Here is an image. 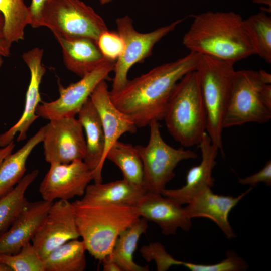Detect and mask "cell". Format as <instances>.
Wrapping results in <instances>:
<instances>
[{
	"instance_id": "9c48e42d",
	"label": "cell",
	"mask_w": 271,
	"mask_h": 271,
	"mask_svg": "<svg viewBox=\"0 0 271 271\" xmlns=\"http://www.w3.org/2000/svg\"><path fill=\"white\" fill-rule=\"evenodd\" d=\"M184 19H180L152 31L141 33L134 28L132 19L126 15L116 20L118 33L122 38L124 47L121 55L115 61L112 89L115 93L121 89L128 81L130 69L152 54L155 45L173 31Z\"/></svg>"
},
{
	"instance_id": "b9f144b4",
	"label": "cell",
	"mask_w": 271,
	"mask_h": 271,
	"mask_svg": "<svg viewBox=\"0 0 271 271\" xmlns=\"http://www.w3.org/2000/svg\"><path fill=\"white\" fill-rule=\"evenodd\" d=\"M3 57L2 56H0V68L3 64Z\"/></svg>"
},
{
	"instance_id": "7c38bea8",
	"label": "cell",
	"mask_w": 271,
	"mask_h": 271,
	"mask_svg": "<svg viewBox=\"0 0 271 271\" xmlns=\"http://www.w3.org/2000/svg\"><path fill=\"white\" fill-rule=\"evenodd\" d=\"M92 180L93 172L83 160L68 164L52 163L40 183L39 191L42 199L47 201L69 200L83 196Z\"/></svg>"
},
{
	"instance_id": "d590c367",
	"label": "cell",
	"mask_w": 271,
	"mask_h": 271,
	"mask_svg": "<svg viewBox=\"0 0 271 271\" xmlns=\"http://www.w3.org/2000/svg\"><path fill=\"white\" fill-rule=\"evenodd\" d=\"M4 19L0 12V56L8 57L10 55L11 44L8 42L4 32Z\"/></svg>"
},
{
	"instance_id": "4fadbf2b",
	"label": "cell",
	"mask_w": 271,
	"mask_h": 271,
	"mask_svg": "<svg viewBox=\"0 0 271 271\" xmlns=\"http://www.w3.org/2000/svg\"><path fill=\"white\" fill-rule=\"evenodd\" d=\"M79 237L72 203L58 200L52 203L32 244L43 259L57 247Z\"/></svg>"
},
{
	"instance_id": "d6986e66",
	"label": "cell",
	"mask_w": 271,
	"mask_h": 271,
	"mask_svg": "<svg viewBox=\"0 0 271 271\" xmlns=\"http://www.w3.org/2000/svg\"><path fill=\"white\" fill-rule=\"evenodd\" d=\"M100 118L105 139L104 158L119 138L126 132L134 133L137 126L132 120L118 109L112 102L106 80L102 81L90 96Z\"/></svg>"
},
{
	"instance_id": "52a82bcc",
	"label": "cell",
	"mask_w": 271,
	"mask_h": 271,
	"mask_svg": "<svg viewBox=\"0 0 271 271\" xmlns=\"http://www.w3.org/2000/svg\"><path fill=\"white\" fill-rule=\"evenodd\" d=\"M41 26L49 28L54 36L86 38L96 43L108 30L103 18L80 0H50L42 12Z\"/></svg>"
},
{
	"instance_id": "6da1fadb",
	"label": "cell",
	"mask_w": 271,
	"mask_h": 271,
	"mask_svg": "<svg viewBox=\"0 0 271 271\" xmlns=\"http://www.w3.org/2000/svg\"><path fill=\"white\" fill-rule=\"evenodd\" d=\"M200 55L190 52L175 61L159 65L131 80L118 91L110 93L115 106L137 127L163 120L168 101L178 82L195 70Z\"/></svg>"
},
{
	"instance_id": "60d3db41",
	"label": "cell",
	"mask_w": 271,
	"mask_h": 271,
	"mask_svg": "<svg viewBox=\"0 0 271 271\" xmlns=\"http://www.w3.org/2000/svg\"><path fill=\"white\" fill-rule=\"evenodd\" d=\"M113 0H99V2L102 5H105L108 3H109L110 2H112Z\"/></svg>"
},
{
	"instance_id": "e575fe53",
	"label": "cell",
	"mask_w": 271,
	"mask_h": 271,
	"mask_svg": "<svg viewBox=\"0 0 271 271\" xmlns=\"http://www.w3.org/2000/svg\"><path fill=\"white\" fill-rule=\"evenodd\" d=\"M50 0H32L28 7L29 25L33 28L40 27L42 12L45 5Z\"/></svg>"
},
{
	"instance_id": "30bf717a",
	"label": "cell",
	"mask_w": 271,
	"mask_h": 271,
	"mask_svg": "<svg viewBox=\"0 0 271 271\" xmlns=\"http://www.w3.org/2000/svg\"><path fill=\"white\" fill-rule=\"evenodd\" d=\"M44 126L42 143L47 162L68 164L83 160L86 140L83 128L75 116L53 119Z\"/></svg>"
},
{
	"instance_id": "8fae6325",
	"label": "cell",
	"mask_w": 271,
	"mask_h": 271,
	"mask_svg": "<svg viewBox=\"0 0 271 271\" xmlns=\"http://www.w3.org/2000/svg\"><path fill=\"white\" fill-rule=\"evenodd\" d=\"M115 63L108 60L84 75L78 81L66 87L60 86L59 97L53 101L39 104L36 109L37 115L49 120L75 116L96 86L108 78L109 74L113 71Z\"/></svg>"
},
{
	"instance_id": "484cf974",
	"label": "cell",
	"mask_w": 271,
	"mask_h": 271,
	"mask_svg": "<svg viewBox=\"0 0 271 271\" xmlns=\"http://www.w3.org/2000/svg\"><path fill=\"white\" fill-rule=\"evenodd\" d=\"M106 159L120 169L123 179L137 187L146 189L143 163L136 146L117 141L107 152Z\"/></svg>"
},
{
	"instance_id": "f35d334b",
	"label": "cell",
	"mask_w": 271,
	"mask_h": 271,
	"mask_svg": "<svg viewBox=\"0 0 271 271\" xmlns=\"http://www.w3.org/2000/svg\"><path fill=\"white\" fill-rule=\"evenodd\" d=\"M253 3L265 4L270 7V0H253Z\"/></svg>"
},
{
	"instance_id": "7402d4cb",
	"label": "cell",
	"mask_w": 271,
	"mask_h": 271,
	"mask_svg": "<svg viewBox=\"0 0 271 271\" xmlns=\"http://www.w3.org/2000/svg\"><path fill=\"white\" fill-rule=\"evenodd\" d=\"M147 191L122 179L106 183L89 184L80 200L89 203L136 206Z\"/></svg>"
},
{
	"instance_id": "83f0119b",
	"label": "cell",
	"mask_w": 271,
	"mask_h": 271,
	"mask_svg": "<svg viewBox=\"0 0 271 271\" xmlns=\"http://www.w3.org/2000/svg\"><path fill=\"white\" fill-rule=\"evenodd\" d=\"M243 25L255 54L270 63V17L262 11L243 20Z\"/></svg>"
},
{
	"instance_id": "e0dca14e",
	"label": "cell",
	"mask_w": 271,
	"mask_h": 271,
	"mask_svg": "<svg viewBox=\"0 0 271 271\" xmlns=\"http://www.w3.org/2000/svg\"><path fill=\"white\" fill-rule=\"evenodd\" d=\"M53 202H29L9 228L0 234V254H15L30 242L47 215Z\"/></svg>"
},
{
	"instance_id": "1f68e13d",
	"label": "cell",
	"mask_w": 271,
	"mask_h": 271,
	"mask_svg": "<svg viewBox=\"0 0 271 271\" xmlns=\"http://www.w3.org/2000/svg\"><path fill=\"white\" fill-rule=\"evenodd\" d=\"M182 265L191 271H239L248 267L242 258L233 252L227 253L225 259L215 264H200L183 261Z\"/></svg>"
},
{
	"instance_id": "d6a6232c",
	"label": "cell",
	"mask_w": 271,
	"mask_h": 271,
	"mask_svg": "<svg viewBox=\"0 0 271 271\" xmlns=\"http://www.w3.org/2000/svg\"><path fill=\"white\" fill-rule=\"evenodd\" d=\"M96 44L106 59L115 62L121 55L124 47V41L119 34L108 30L100 35Z\"/></svg>"
},
{
	"instance_id": "603a6c76",
	"label": "cell",
	"mask_w": 271,
	"mask_h": 271,
	"mask_svg": "<svg viewBox=\"0 0 271 271\" xmlns=\"http://www.w3.org/2000/svg\"><path fill=\"white\" fill-rule=\"evenodd\" d=\"M44 126L18 150L7 155L0 164V197L11 190L24 177L27 159L34 149L42 142Z\"/></svg>"
},
{
	"instance_id": "7a4b0ae2",
	"label": "cell",
	"mask_w": 271,
	"mask_h": 271,
	"mask_svg": "<svg viewBox=\"0 0 271 271\" xmlns=\"http://www.w3.org/2000/svg\"><path fill=\"white\" fill-rule=\"evenodd\" d=\"M182 43L190 52L235 63L255 52L241 15L207 11L195 16Z\"/></svg>"
},
{
	"instance_id": "836d02e7",
	"label": "cell",
	"mask_w": 271,
	"mask_h": 271,
	"mask_svg": "<svg viewBox=\"0 0 271 271\" xmlns=\"http://www.w3.org/2000/svg\"><path fill=\"white\" fill-rule=\"evenodd\" d=\"M263 182L267 186L271 185V161L268 160L264 166L258 172L243 178H239L238 183L242 185L251 186Z\"/></svg>"
},
{
	"instance_id": "4316f807",
	"label": "cell",
	"mask_w": 271,
	"mask_h": 271,
	"mask_svg": "<svg viewBox=\"0 0 271 271\" xmlns=\"http://www.w3.org/2000/svg\"><path fill=\"white\" fill-rule=\"evenodd\" d=\"M39 174L38 170L24 176L9 192L0 197V234L7 230L28 204L25 193Z\"/></svg>"
},
{
	"instance_id": "277c9868",
	"label": "cell",
	"mask_w": 271,
	"mask_h": 271,
	"mask_svg": "<svg viewBox=\"0 0 271 271\" xmlns=\"http://www.w3.org/2000/svg\"><path fill=\"white\" fill-rule=\"evenodd\" d=\"M163 119L170 134L182 146L199 145L206 131L207 116L196 70L177 84Z\"/></svg>"
},
{
	"instance_id": "74e56055",
	"label": "cell",
	"mask_w": 271,
	"mask_h": 271,
	"mask_svg": "<svg viewBox=\"0 0 271 271\" xmlns=\"http://www.w3.org/2000/svg\"><path fill=\"white\" fill-rule=\"evenodd\" d=\"M15 146L13 141L6 146L0 148V164L4 158L12 152Z\"/></svg>"
},
{
	"instance_id": "d4e9b609",
	"label": "cell",
	"mask_w": 271,
	"mask_h": 271,
	"mask_svg": "<svg viewBox=\"0 0 271 271\" xmlns=\"http://www.w3.org/2000/svg\"><path fill=\"white\" fill-rule=\"evenodd\" d=\"M86 251L82 240L68 241L43 259L45 271H83L86 267Z\"/></svg>"
},
{
	"instance_id": "8992f818",
	"label": "cell",
	"mask_w": 271,
	"mask_h": 271,
	"mask_svg": "<svg viewBox=\"0 0 271 271\" xmlns=\"http://www.w3.org/2000/svg\"><path fill=\"white\" fill-rule=\"evenodd\" d=\"M234 65L231 61L200 55L196 69L206 112V132L222 153L223 122L236 71Z\"/></svg>"
},
{
	"instance_id": "5b68a950",
	"label": "cell",
	"mask_w": 271,
	"mask_h": 271,
	"mask_svg": "<svg viewBox=\"0 0 271 271\" xmlns=\"http://www.w3.org/2000/svg\"><path fill=\"white\" fill-rule=\"evenodd\" d=\"M270 119L271 75L262 70L235 71L223 128L265 123Z\"/></svg>"
},
{
	"instance_id": "2e32d148",
	"label": "cell",
	"mask_w": 271,
	"mask_h": 271,
	"mask_svg": "<svg viewBox=\"0 0 271 271\" xmlns=\"http://www.w3.org/2000/svg\"><path fill=\"white\" fill-rule=\"evenodd\" d=\"M202 154L201 162L191 168L187 172L186 183L177 189L162 190L161 193L181 205L187 204L197 194L207 188H212L214 179L212 171L216 165L218 148L212 144L207 132H205L198 145Z\"/></svg>"
},
{
	"instance_id": "ffe728a7",
	"label": "cell",
	"mask_w": 271,
	"mask_h": 271,
	"mask_svg": "<svg viewBox=\"0 0 271 271\" xmlns=\"http://www.w3.org/2000/svg\"><path fill=\"white\" fill-rule=\"evenodd\" d=\"M77 115L86 134V151L83 161L92 171L94 183H101L105 139L99 114L90 97Z\"/></svg>"
},
{
	"instance_id": "9a60e30c",
	"label": "cell",
	"mask_w": 271,
	"mask_h": 271,
	"mask_svg": "<svg viewBox=\"0 0 271 271\" xmlns=\"http://www.w3.org/2000/svg\"><path fill=\"white\" fill-rule=\"evenodd\" d=\"M136 207L140 217L156 223L165 235L175 234L179 228L188 231L192 226L185 208L161 193L147 191Z\"/></svg>"
},
{
	"instance_id": "8d00e7d4",
	"label": "cell",
	"mask_w": 271,
	"mask_h": 271,
	"mask_svg": "<svg viewBox=\"0 0 271 271\" xmlns=\"http://www.w3.org/2000/svg\"><path fill=\"white\" fill-rule=\"evenodd\" d=\"M103 263V270L104 271H122L121 267L115 262L107 258L102 261Z\"/></svg>"
},
{
	"instance_id": "3957f363",
	"label": "cell",
	"mask_w": 271,
	"mask_h": 271,
	"mask_svg": "<svg viewBox=\"0 0 271 271\" xmlns=\"http://www.w3.org/2000/svg\"><path fill=\"white\" fill-rule=\"evenodd\" d=\"M78 231L86 249L102 261L111 252L119 234L139 217L136 206L86 203H72Z\"/></svg>"
},
{
	"instance_id": "f1b7e54d",
	"label": "cell",
	"mask_w": 271,
	"mask_h": 271,
	"mask_svg": "<svg viewBox=\"0 0 271 271\" xmlns=\"http://www.w3.org/2000/svg\"><path fill=\"white\" fill-rule=\"evenodd\" d=\"M0 12L4 19V32L10 44L24 38V30L29 25L28 7L24 0H0Z\"/></svg>"
},
{
	"instance_id": "ac0fdd59",
	"label": "cell",
	"mask_w": 271,
	"mask_h": 271,
	"mask_svg": "<svg viewBox=\"0 0 271 271\" xmlns=\"http://www.w3.org/2000/svg\"><path fill=\"white\" fill-rule=\"evenodd\" d=\"M252 189L250 187L236 197L215 194L211 188L203 190L184 207L189 217L207 218L220 228L228 238L235 236L228 220L229 213L241 199Z\"/></svg>"
},
{
	"instance_id": "f546056e",
	"label": "cell",
	"mask_w": 271,
	"mask_h": 271,
	"mask_svg": "<svg viewBox=\"0 0 271 271\" xmlns=\"http://www.w3.org/2000/svg\"><path fill=\"white\" fill-rule=\"evenodd\" d=\"M0 261L12 271H45L42 258L30 242L16 253L0 254Z\"/></svg>"
},
{
	"instance_id": "44dd1931",
	"label": "cell",
	"mask_w": 271,
	"mask_h": 271,
	"mask_svg": "<svg viewBox=\"0 0 271 271\" xmlns=\"http://www.w3.org/2000/svg\"><path fill=\"white\" fill-rule=\"evenodd\" d=\"M55 37L62 48L66 67L80 77L108 61L93 40L86 38L70 39L59 36Z\"/></svg>"
},
{
	"instance_id": "4dcf8cb0",
	"label": "cell",
	"mask_w": 271,
	"mask_h": 271,
	"mask_svg": "<svg viewBox=\"0 0 271 271\" xmlns=\"http://www.w3.org/2000/svg\"><path fill=\"white\" fill-rule=\"evenodd\" d=\"M142 257L146 261H154L158 271L168 270L174 265H182V261L175 259L159 242L143 245L140 250Z\"/></svg>"
},
{
	"instance_id": "ab89813d",
	"label": "cell",
	"mask_w": 271,
	"mask_h": 271,
	"mask_svg": "<svg viewBox=\"0 0 271 271\" xmlns=\"http://www.w3.org/2000/svg\"><path fill=\"white\" fill-rule=\"evenodd\" d=\"M0 271H12V270L7 265L0 261Z\"/></svg>"
},
{
	"instance_id": "cb8c5ba5",
	"label": "cell",
	"mask_w": 271,
	"mask_h": 271,
	"mask_svg": "<svg viewBox=\"0 0 271 271\" xmlns=\"http://www.w3.org/2000/svg\"><path fill=\"white\" fill-rule=\"evenodd\" d=\"M148 228V220L143 217H139L119 234L111 253L106 258L116 263L122 271L149 270L147 265L141 266L136 263L133 259L139 240Z\"/></svg>"
},
{
	"instance_id": "5bb4252c",
	"label": "cell",
	"mask_w": 271,
	"mask_h": 271,
	"mask_svg": "<svg viewBox=\"0 0 271 271\" xmlns=\"http://www.w3.org/2000/svg\"><path fill=\"white\" fill-rule=\"evenodd\" d=\"M43 50L36 47L22 55V58L30 72V80L26 92L23 113L18 121L8 130L0 135V147H4L13 141L18 133V142L27 138L28 131L33 122L39 117L36 109L41 101L40 85L46 72L42 64Z\"/></svg>"
},
{
	"instance_id": "ba28073f",
	"label": "cell",
	"mask_w": 271,
	"mask_h": 271,
	"mask_svg": "<svg viewBox=\"0 0 271 271\" xmlns=\"http://www.w3.org/2000/svg\"><path fill=\"white\" fill-rule=\"evenodd\" d=\"M150 137L146 146H136L142 161L144 186L148 192L161 193L166 184L175 176L174 170L178 163L187 159H195L193 151L174 148L163 139L158 121H152Z\"/></svg>"
}]
</instances>
